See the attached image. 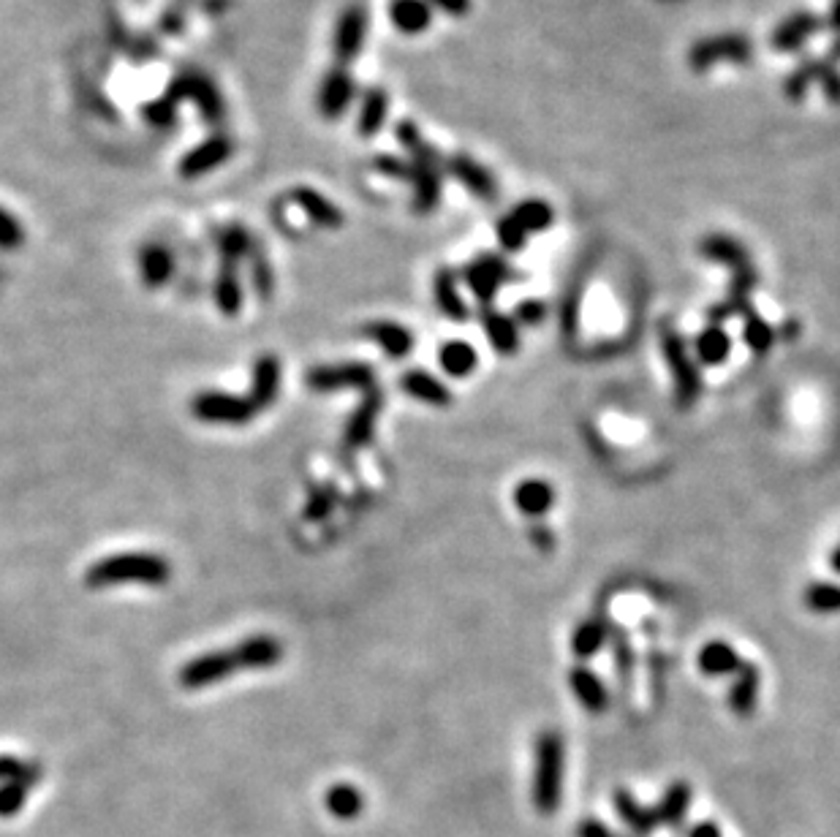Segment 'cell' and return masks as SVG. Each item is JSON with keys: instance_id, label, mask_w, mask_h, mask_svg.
<instances>
[{"instance_id": "6da1fadb", "label": "cell", "mask_w": 840, "mask_h": 837, "mask_svg": "<svg viewBox=\"0 0 840 837\" xmlns=\"http://www.w3.org/2000/svg\"><path fill=\"white\" fill-rule=\"evenodd\" d=\"M283 658V645L270 634L248 636L232 650H215L204 653L180 669V685L188 691H199L207 685L226 680L229 674L245 672V669H272Z\"/></svg>"}, {"instance_id": "7a4b0ae2", "label": "cell", "mask_w": 840, "mask_h": 837, "mask_svg": "<svg viewBox=\"0 0 840 837\" xmlns=\"http://www.w3.org/2000/svg\"><path fill=\"white\" fill-rule=\"evenodd\" d=\"M172 579V566L161 555L136 552V555H112L98 560L85 574L87 587H112V585H150L161 587Z\"/></svg>"}, {"instance_id": "3957f363", "label": "cell", "mask_w": 840, "mask_h": 837, "mask_svg": "<svg viewBox=\"0 0 840 837\" xmlns=\"http://www.w3.org/2000/svg\"><path fill=\"white\" fill-rule=\"evenodd\" d=\"M563 789V740L560 734L544 732L536 740V772H533V805L539 813H555Z\"/></svg>"}, {"instance_id": "277c9868", "label": "cell", "mask_w": 840, "mask_h": 837, "mask_svg": "<svg viewBox=\"0 0 840 837\" xmlns=\"http://www.w3.org/2000/svg\"><path fill=\"white\" fill-rule=\"evenodd\" d=\"M661 351L667 359L672 378H675V403L677 408H694L702 392V373L699 365L688 356L686 340L680 337V332L672 327L661 329Z\"/></svg>"}, {"instance_id": "5b68a950", "label": "cell", "mask_w": 840, "mask_h": 837, "mask_svg": "<svg viewBox=\"0 0 840 837\" xmlns=\"http://www.w3.org/2000/svg\"><path fill=\"white\" fill-rule=\"evenodd\" d=\"M754 58V47L751 39L743 33H718V36H707L699 39L694 47L688 49V66L694 71H707V68L718 66V63H734V66H745Z\"/></svg>"}, {"instance_id": "8992f818", "label": "cell", "mask_w": 840, "mask_h": 837, "mask_svg": "<svg viewBox=\"0 0 840 837\" xmlns=\"http://www.w3.org/2000/svg\"><path fill=\"white\" fill-rule=\"evenodd\" d=\"M444 158L435 147L425 145L416 155H411V188H414V210L419 215L433 212L441 202L444 188Z\"/></svg>"}, {"instance_id": "52a82bcc", "label": "cell", "mask_w": 840, "mask_h": 837, "mask_svg": "<svg viewBox=\"0 0 840 837\" xmlns=\"http://www.w3.org/2000/svg\"><path fill=\"white\" fill-rule=\"evenodd\" d=\"M169 96L180 104V101H194L199 115H202L204 123L210 126H218L226 115V106H223V98L218 93L213 79H207L199 71H188L183 77L174 79V85L166 90Z\"/></svg>"}, {"instance_id": "ba28073f", "label": "cell", "mask_w": 840, "mask_h": 837, "mask_svg": "<svg viewBox=\"0 0 840 837\" xmlns=\"http://www.w3.org/2000/svg\"><path fill=\"white\" fill-rule=\"evenodd\" d=\"M191 411H194L196 419H202L207 424H234V427L248 424L253 416L259 414L256 405L248 397H232L223 395V392H202V395H196L194 403H191Z\"/></svg>"}, {"instance_id": "9c48e42d", "label": "cell", "mask_w": 840, "mask_h": 837, "mask_svg": "<svg viewBox=\"0 0 840 837\" xmlns=\"http://www.w3.org/2000/svg\"><path fill=\"white\" fill-rule=\"evenodd\" d=\"M463 278H465V283H468V289L474 291V297L482 302L484 308H487V305L495 299V294L501 291L503 283L514 280V272H512V267L501 259V256H495V253H484V256H479V259L471 261V264L465 267Z\"/></svg>"}, {"instance_id": "30bf717a", "label": "cell", "mask_w": 840, "mask_h": 837, "mask_svg": "<svg viewBox=\"0 0 840 837\" xmlns=\"http://www.w3.org/2000/svg\"><path fill=\"white\" fill-rule=\"evenodd\" d=\"M308 386L316 392H335V389H365L367 392L376 386V370L362 362L313 367L308 373Z\"/></svg>"}, {"instance_id": "8fae6325", "label": "cell", "mask_w": 840, "mask_h": 837, "mask_svg": "<svg viewBox=\"0 0 840 837\" xmlns=\"http://www.w3.org/2000/svg\"><path fill=\"white\" fill-rule=\"evenodd\" d=\"M354 96H357V85L351 71L346 66H332L321 79L316 109L324 120H340L348 112V106L354 104Z\"/></svg>"}, {"instance_id": "7c38bea8", "label": "cell", "mask_w": 840, "mask_h": 837, "mask_svg": "<svg viewBox=\"0 0 840 837\" xmlns=\"http://www.w3.org/2000/svg\"><path fill=\"white\" fill-rule=\"evenodd\" d=\"M234 153V142L232 136L226 134H213L210 139H204L202 145H196L191 153L183 155V161L177 166V172L183 180H196V177H204V174L215 172L221 169Z\"/></svg>"}, {"instance_id": "4fadbf2b", "label": "cell", "mask_w": 840, "mask_h": 837, "mask_svg": "<svg viewBox=\"0 0 840 837\" xmlns=\"http://www.w3.org/2000/svg\"><path fill=\"white\" fill-rule=\"evenodd\" d=\"M367 39V11L362 6H348L338 17L335 36H332V52L338 66H348L359 58Z\"/></svg>"}, {"instance_id": "5bb4252c", "label": "cell", "mask_w": 840, "mask_h": 837, "mask_svg": "<svg viewBox=\"0 0 840 837\" xmlns=\"http://www.w3.org/2000/svg\"><path fill=\"white\" fill-rule=\"evenodd\" d=\"M444 166L446 172L452 174L454 180L463 185L465 191L474 193L476 199H482V202L498 199V183H495V177L487 172L476 158H471V155L465 153H454L446 158Z\"/></svg>"}, {"instance_id": "9a60e30c", "label": "cell", "mask_w": 840, "mask_h": 837, "mask_svg": "<svg viewBox=\"0 0 840 837\" xmlns=\"http://www.w3.org/2000/svg\"><path fill=\"white\" fill-rule=\"evenodd\" d=\"M819 30L821 20L816 14H811V11H794V14H789V17L773 30L770 47H773L775 52L789 55V52H797V49L805 47Z\"/></svg>"}, {"instance_id": "2e32d148", "label": "cell", "mask_w": 840, "mask_h": 837, "mask_svg": "<svg viewBox=\"0 0 840 837\" xmlns=\"http://www.w3.org/2000/svg\"><path fill=\"white\" fill-rule=\"evenodd\" d=\"M381 405H384V400H381V392L376 386L367 389L359 408L351 414V422L346 424V433H343L346 449H362L370 443V438L376 433V419L381 414Z\"/></svg>"}, {"instance_id": "e0dca14e", "label": "cell", "mask_w": 840, "mask_h": 837, "mask_svg": "<svg viewBox=\"0 0 840 837\" xmlns=\"http://www.w3.org/2000/svg\"><path fill=\"white\" fill-rule=\"evenodd\" d=\"M291 202H294V207H300V210L305 212V218H308L313 226H319V229L335 231L346 223V215H343L335 204L329 202L324 193L313 191L308 185L294 188V191H291Z\"/></svg>"}, {"instance_id": "ac0fdd59", "label": "cell", "mask_w": 840, "mask_h": 837, "mask_svg": "<svg viewBox=\"0 0 840 837\" xmlns=\"http://www.w3.org/2000/svg\"><path fill=\"white\" fill-rule=\"evenodd\" d=\"M362 337L373 340L389 359H403L414 351V335L411 329L400 327L395 321H370L362 327Z\"/></svg>"}, {"instance_id": "d6986e66", "label": "cell", "mask_w": 840, "mask_h": 837, "mask_svg": "<svg viewBox=\"0 0 840 837\" xmlns=\"http://www.w3.org/2000/svg\"><path fill=\"white\" fill-rule=\"evenodd\" d=\"M759 691H762V672H759V666L743 661L740 672L734 674L732 688H729V710L734 715H740V718H748L756 710Z\"/></svg>"}, {"instance_id": "ffe728a7", "label": "cell", "mask_w": 840, "mask_h": 837, "mask_svg": "<svg viewBox=\"0 0 840 837\" xmlns=\"http://www.w3.org/2000/svg\"><path fill=\"white\" fill-rule=\"evenodd\" d=\"M569 685H571V691H574V696H577V702H580L588 712L599 715V712L609 710L607 685L601 683L599 674L590 672L588 666H582V664L574 666L569 674Z\"/></svg>"}, {"instance_id": "44dd1931", "label": "cell", "mask_w": 840, "mask_h": 837, "mask_svg": "<svg viewBox=\"0 0 840 837\" xmlns=\"http://www.w3.org/2000/svg\"><path fill=\"white\" fill-rule=\"evenodd\" d=\"M280 392V362L272 354H264L256 359L253 365V389H251V400L256 405V411H264L275 403V397Z\"/></svg>"}, {"instance_id": "7402d4cb", "label": "cell", "mask_w": 840, "mask_h": 837, "mask_svg": "<svg viewBox=\"0 0 840 837\" xmlns=\"http://www.w3.org/2000/svg\"><path fill=\"white\" fill-rule=\"evenodd\" d=\"M400 389L414 397V400H419V403L433 405V408H449L452 405V392L438 378L425 373V370H408V373H403Z\"/></svg>"}, {"instance_id": "603a6c76", "label": "cell", "mask_w": 840, "mask_h": 837, "mask_svg": "<svg viewBox=\"0 0 840 837\" xmlns=\"http://www.w3.org/2000/svg\"><path fill=\"white\" fill-rule=\"evenodd\" d=\"M389 20L406 36H422L433 25V9L427 0H392Z\"/></svg>"}, {"instance_id": "cb8c5ba5", "label": "cell", "mask_w": 840, "mask_h": 837, "mask_svg": "<svg viewBox=\"0 0 840 837\" xmlns=\"http://www.w3.org/2000/svg\"><path fill=\"white\" fill-rule=\"evenodd\" d=\"M699 253L705 256L707 261H715V264H726L729 270H743L751 264V253L745 248L743 242L734 240L729 234H710L702 240L699 245Z\"/></svg>"}, {"instance_id": "d4e9b609", "label": "cell", "mask_w": 840, "mask_h": 837, "mask_svg": "<svg viewBox=\"0 0 840 837\" xmlns=\"http://www.w3.org/2000/svg\"><path fill=\"white\" fill-rule=\"evenodd\" d=\"M433 297H435L438 310H441L449 321H457V324L468 321V305H465L463 297H460V289H457V275H454L449 267H441V270L435 272Z\"/></svg>"}, {"instance_id": "484cf974", "label": "cell", "mask_w": 840, "mask_h": 837, "mask_svg": "<svg viewBox=\"0 0 840 837\" xmlns=\"http://www.w3.org/2000/svg\"><path fill=\"white\" fill-rule=\"evenodd\" d=\"M552 503H555V490H552V484L544 482V479H525V482L517 484V490H514V506H517L525 517H533V520L544 517V514L552 509Z\"/></svg>"}, {"instance_id": "4316f807", "label": "cell", "mask_w": 840, "mask_h": 837, "mask_svg": "<svg viewBox=\"0 0 840 837\" xmlns=\"http://www.w3.org/2000/svg\"><path fill=\"white\" fill-rule=\"evenodd\" d=\"M482 327L487 332V340L490 346L503 356H512L517 348H520V332H517V324L514 318L503 316L498 310H493L490 305L482 308Z\"/></svg>"}, {"instance_id": "83f0119b", "label": "cell", "mask_w": 840, "mask_h": 837, "mask_svg": "<svg viewBox=\"0 0 840 837\" xmlns=\"http://www.w3.org/2000/svg\"><path fill=\"white\" fill-rule=\"evenodd\" d=\"M139 275L150 289H161L174 275V256L164 245H145L139 251Z\"/></svg>"}, {"instance_id": "f1b7e54d", "label": "cell", "mask_w": 840, "mask_h": 837, "mask_svg": "<svg viewBox=\"0 0 840 837\" xmlns=\"http://www.w3.org/2000/svg\"><path fill=\"white\" fill-rule=\"evenodd\" d=\"M389 117V93L384 87H367L359 104L357 131L362 136H376Z\"/></svg>"}, {"instance_id": "f546056e", "label": "cell", "mask_w": 840, "mask_h": 837, "mask_svg": "<svg viewBox=\"0 0 840 837\" xmlns=\"http://www.w3.org/2000/svg\"><path fill=\"white\" fill-rule=\"evenodd\" d=\"M743 666V658L726 642H710L699 653V669L707 677H724V674H737Z\"/></svg>"}, {"instance_id": "4dcf8cb0", "label": "cell", "mask_w": 840, "mask_h": 837, "mask_svg": "<svg viewBox=\"0 0 840 837\" xmlns=\"http://www.w3.org/2000/svg\"><path fill=\"white\" fill-rule=\"evenodd\" d=\"M607 642H609L607 620H601V617H590V620L580 623L577 631H574V636H571V653H574V658H580V661H588V658H593V655L599 653L601 647L607 645Z\"/></svg>"}, {"instance_id": "1f68e13d", "label": "cell", "mask_w": 840, "mask_h": 837, "mask_svg": "<svg viewBox=\"0 0 840 837\" xmlns=\"http://www.w3.org/2000/svg\"><path fill=\"white\" fill-rule=\"evenodd\" d=\"M615 810H618V816L626 821L628 829L634 832V837H650L653 835V829L658 827L656 810H645L637 799L623 789L615 794Z\"/></svg>"}, {"instance_id": "d6a6232c", "label": "cell", "mask_w": 840, "mask_h": 837, "mask_svg": "<svg viewBox=\"0 0 840 837\" xmlns=\"http://www.w3.org/2000/svg\"><path fill=\"white\" fill-rule=\"evenodd\" d=\"M215 302L221 308L223 316L234 318L242 308V286L240 275H237V264L221 261V272L215 280Z\"/></svg>"}, {"instance_id": "836d02e7", "label": "cell", "mask_w": 840, "mask_h": 837, "mask_svg": "<svg viewBox=\"0 0 840 837\" xmlns=\"http://www.w3.org/2000/svg\"><path fill=\"white\" fill-rule=\"evenodd\" d=\"M696 356H699V362L702 365H724L726 359H729V351H732V340H729V335H726L724 327H715V324H710V327H705L702 332H699V337H696Z\"/></svg>"}, {"instance_id": "e575fe53", "label": "cell", "mask_w": 840, "mask_h": 837, "mask_svg": "<svg viewBox=\"0 0 840 837\" xmlns=\"http://www.w3.org/2000/svg\"><path fill=\"white\" fill-rule=\"evenodd\" d=\"M509 218L525 234H539V231L550 229L552 221H555V212H552V207L544 199H525V202H520L509 212Z\"/></svg>"}, {"instance_id": "d590c367", "label": "cell", "mask_w": 840, "mask_h": 837, "mask_svg": "<svg viewBox=\"0 0 840 837\" xmlns=\"http://www.w3.org/2000/svg\"><path fill=\"white\" fill-rule=\"evenodd\" d=\"M438 362L444 367V373H449L452 378H465L476 370L479 356H476L474 346H468L465 340H452V343H446V346L441 348Z\"/></svg>"}, {"instance_id": "8d00e7d4", "label": "cell", "mask_w": 840, "mask_h": 837, "mask_svg": "<svg viewBox=\"0 0 840 837\" xmlns=\"http://www.w3.org/2000/svg\"><path fill=\"white\" fill-rule=\"evenodd\" d=\"M688 805H691V789H688L686 783L677 780V783H672V786L664 791V797L658 802V821H664L669 827H680L688 813Z\"/></svg>"}, {"instance_id": "74e56055", "label": "cell", "mask_w": 840, "mask_h": 837, "mask_svg": "<svg viewBox=\"0 0 840 837\" xmlns=\"http://www.w3.org/2000/svg\"><path fill=\"white\" fill-rule=\"evenodd\" d=\"M743 318H745V327H743L745 346L751 348L756 356L767 354V351L775 346V337H778L775 335V329L770 327V324H767V321H764L754 308L748 310Z\"/></svg>"}, {"instance_id": "f35d334b", "label": "cell", "mask_w": 840, "mask_h": 837, "mask_svg": "<svg viewBox=\"0 0 840 837\" xmlns=\"http://www.w3.org/2000/svg\"><path fill=\"white\" fill-rule=\"evenodd\" d=\"M253 248V237L242 226H229L218 234V251H221V261L229 264H240L242 259H248V253Z\"/></svg>"}, {"instance_id": "ab89813d", "label": "cell", "mask_w": 840, "mask_h": 837, "mask_svg": "<svg viewBox=\"0 0 840 837\" xmlns=\"http://www.w3.org/2000/svg\"><path fill=\"white\" fill-rule=\"evenodd\" d=\"M805 607L819 615H832L840 612V585L835 582H813L805 590Z\"/></svg>"}, {"instance_id": "60d3db41", "label": "cell", "mask_w": 840, "mask_h": 837, "mask_svg": "<svg viewBox=\"0 0 840 837\" xmlns=\"http://www.w3.org/2000/svg\"><path fill=\"white\" fill-rule=\"evenodd\" d=\"M819 68H821V60L811 58L805 60V63H800V66L794 68L792 74L786 77V82H783V93H786V98L789 101H802L805 98V93H808V87L816 82V77H819Z\"/></svg>"}, {"instance_id": "b9f144b4", "label": "cell", "mask_w": 840, "mask_h": 837, "mask_svg": "<svg viewBox=\"0 0 840 837\" xmlns=\"http://www.w3.org/2000/svg\"><path fill=\"white\" fill-rule=\"evenodd\" d=\"M248 261H251L253 289H256L259 299H264V302H267V299L272 297V291H275V275H272L270 261H267V253L261 251L259 242H253L251 253H248Z\"/></svg>"}, {"instance_id": "7bdbcfd3", "label": "cell", "mask_w": 840, "mask_h": 837, "mask_svg": "<svg viewBox=\"0 0 840 837\" xmlns=\"http://www.w3.org/2000/svg\"><path fill=\"white\" fill-rule=\"evenodd\" d=\"M609 642H612V653H615V672H618L620 683L626 688V685L631 683L634 666H637V661H634V647L628 642V636L623 634V631H618V628L609 631Z\"/></svg>"}, {"instance_id": "ee69618b", "label": "cell", "mask_w": 840, "mask_h": 837, "mask_svg": "<svg viewBox=\"0 0 840 837\" xmlns=\"http://www.w3.org/2000/svg\"><path fill=\"white\" fill-rule=\"evenodd\" d=\"M495 234H498V242H501L503 251H509V253H520L522 248H525V240H528V234H525V231H522L520 226L509 218V215H503L501 221H498Z\"/></svg>"}, {"instance_id": "f6af8a7d", "label": "cell", "mask_w": 840, "mask_h": 837, "mask_svg": "<svg viewBox=\"0 0 840 837\" xmlns=\"http://www.w3.org/2000/svg\"><path fill=\"white\" fill-rule=\"evenodd\" d=\"M22 242H25V229L22 223L0 207V248L3 251H17Z\"/></svg>"}, {"instance_id": "bcb514c9", "label": "cell", "mask_w": 840, "mask_h": 837, "mask_svg": "<svg viewBox=\"0 0 840 837\" xmlns=\"http://www.w3.org/2000/svg\"><path fill=\"white\" fill-rule=\"evenodd\" d=\"M359 805H362V799L351 786H335L329 794V808L335 810V816H357Z\"/></svg>"}, {"instance_id": "7dc6e473", "label": "cell", "mask_w": 840, "mask_h": 837, "mask_svg": "<svg viewBox=\"0 0 840 837\" xmlns=\"http://www.w3.org/2000/svg\"><path fill=\"white\" fill-rule=\"evenodd\" d=\"M373 169L384 174V177L403 180V183L411 185V161H403L397 155H376L373 158Z\"/></svg>"}, {"instance_id": "c3c4849f", "label": "cell", "mask_w": 840, "mask_h": 837, "mask_svg": "<svg viewBox=\"0 0 840 837\" xmlns=\"http://www.w3.org/2000/svg\"><path fill=\"white\" fill-rule=\"evenodd\" d=\"M514 324H522V327H539L541 321L547 318V305L539 302V299H525L514 308Z\"/></svg>"}, {"instance_id": "681fc988", "label": "cell", "mask_w": 840, "mask_h": 837, "mask_svg": "<svg viewBox=\"0 0 840 837\" xmlns=\"http://www.w3.org/2000/svg\"><path fill=\"white\" fill-rule=\"evenodd\" d=\"M174 115H177V101H174L169 93H166L164 98L153 101V104H147L145 109V120L147 123H153V126H169L174 120Z\"/></svg>"}, {"instance_id": "f907efd6", "label": "cell", "mask_w": 840, "mask_h": 837, "mask_svg": "<svg viewBox=\"0 0 840 837\" xmlns=\"http://www.w3.org/2000/svg\"><path fill=\"white\" fill-rule=\"evenodd\" d=\"M816 82L821 85V90H824V96H827L830 104H840V74L835 71V66H832L830 60H821Z\"/></svg>"}, {"instance_id": "816d5d0a", "label": "cell", "mask_w": 840, "mask_h": 837, "mask_svg": "<svg viewBox=\"0 0 840 837\" xmlns=\"http://www.w3.org/2000/svg\"><path fill=\"white\" fill-rule=\"evenodd\" d=\"M395 136H397V142L406 147L411 155H416L422 147H425L422 131H419V126H416L414 120H400V123L395 126Z\"/></svg>"}, {"instance_id": "f5cc1de1", "label": "cell", "mask_w": 840, "mask_h": 837, "mask_svg": "<svg viewBox=\"0 0 840 837\" xmlns=\"http://www.w3.org/2000/svg\"><path fill=\"white\" fill-rule=\"evenodd\" d=\"M433 9L444 11L446 17H468V11H471V0H427Z\"/></svg>"}, {"instance_id": "db71d44e", "label": "cell", "mask_w": 840, "mask_h": 837, "mask_svg": "<svg viewBox=\"0 0 840 837\" xmlns=\"http://www.w3.org/2000/svg\"><path fill=\"white\" fill-rule=\"evenodd\" d=\"M528 539L533 541V547L539 549V552H552V547H555V536H552V530L547 528V525H539V522L528 530Z\"/></svg>"}, {"instance_id": "11a10c76", "label": "cell", "mask_w": 840, "mask_h": 837, "mask_svg": "<svg viewBox=\"0 0 840 837\" xmlns=\"http://www.w3.org/2000/svg\"><path fill=\"white\" fill-rule=\"evenodd\" d=\"M577 837H618L609 827H604L596 818H585L577 827Z\"/></svg>"}, {"instance_id": "9f6ffc18", "label": "cell", "mask_w": 840, "mask_h": 837, "mask_svg": "<svg viewBox=\"0 0 840 837\" xmlns=\"http://www.w3.org/2000/svg\"><path fill=\"white\" fill-rule=\"evenodd\" d=\"M688 837H721V829L715 827V824H710V821H702V824L691 827Z\"/></svg>"}, {"instance_id": "6f0895ef", "label": "cell", "mask_w": 840, "mask_h": 837, "mask_svg": "<svg viewBox=\"0 0 840 837\" xmlns=\"http://www.w3.org/2000/svg\"><path fill=\"white\" fill-rule=\"evenodd\" d=\"M827 28L835 30V33L840 36V0H835V3H832L830 17H827Z\"/></svg>"}, {"instance_id": "680465c9", "label": "cell", "mask_w": 840, "mask_h": 837, "mask_svg": "<svg viewBox=\"0 0 840 837\" xmlns=\"http://www.w3.org/2000/svg\"><path fill=\"white\" fill-rule=\"evenodd\" d=\"M308 514L310 517H321V514H327V509H329V498H313V501H310V506H308Z\"/></svg>"}, {"instance_id": "91938a15", "label": "cell", "mask_w": 840, "mask_h": 837, "mask_svg": "<svg viewBox=\"0 0 840 837\" xmlns=\"http://www.w3.org/2000/svg\"><path fill=\"white\" fill-rule=\"evenodd\" d=\"M797 329H800V324H797V321H789V324H786V327L781 329V335L786 337V340H792L794 332H797Z\"/></svg>"}, {"instance_id": "94428289", "label": "cell", "mask_w": 840, "mask_h": 837, "mask_svg": "<svg viewBox=\"0 0 840 837\" xmlns=\"http://www.w3.org/2000/svg\"><path fill=\"white\" fill-rule=\"evenodd\" d=\"M827 60H830V63H835V60H840V36L835 41H832L830 55H827Z\"/></svg>"}, {"instance_id": "6125c7cd", "label": "cell", "mask_w": 840, "mask_h": 837, "mask_svg": "<svg viewBox=\"0 0 840 837\" xmlns=\"http://www.w3.org/2000/svg\"><path fill=\"white\" fill-rule=\"evenodd\" d=\"M830 566H832V571H835V574H840V547H835V552H832Z\"/></svg>"}]
</instances>
